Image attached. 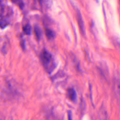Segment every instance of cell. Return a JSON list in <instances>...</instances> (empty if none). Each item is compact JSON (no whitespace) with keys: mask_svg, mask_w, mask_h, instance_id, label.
Returning <instances> with one entry per match:
<instances>
[{"mask_svg":"<svg viewBox=\"0 0 120 120\" xmlns=\"http://www.w3.org/2000/svg\"><path fill=\"white\" fill-rule=\"evenodd\" d=\"M112 88L115 97L120 103V78L119 76H116L113 78Z\"/></svg>","mask_w":120,"mask_h":120,"instance_id":"6da1fadb","label":"cell"},{"mask_svg":"<svg viewBox=\"0 0 120 120\" xmlns=\"http://www.w3.org/2000/svg\"><path fill=\"white\" fill-rule=\"evenodd\" d=\"M40 59L42 63L45 66H46L51 62L52 55L50 53L47 51L44 50L41 52L40 55Z\"/></svg>","mask_w":120,"mask_h":120,"instance_id":"7a4b0ae2","label":"cell"},{"mask_svg":"<svg viewBox=\"0 0 120 120\" xmlns=\"http://www.w3.org/2000/svg\"><path fill=\"white\" fill-rule=\"evenodd\" d=\"M68 95L70 100L75 101L76 100L77 95L75 90L73 88H70L68 90Z\"/></svg>","mask_w":120,"mask_h":120,"instance_id":"3957f363","label":"cell"},{"mask_svg":"<svg viewBox=\"0 0 120 120\" xmlns=\"http://www.w3.org/2000/svg\"><path fill=\"white\" fill-rule=\"evenodd\" d=\"M34 32L37 39L39 40L41 38L42 33L41 29L38 26H35L34 27Z\"/></svg>","mask_w":120,"mask_h":120,"instance_id":"277c9868","label":"cell"},{"mask_svg":"<svg viewBox=\"0 0 120 120\" xmlns=\"http://www.w3.org/2000/svg\"><path fill=\"white\" fill-rule=\"evenodd\" d=\"M45 33L46 36L49 39H52L53 38L55 37L54 32L52 30H51L50 29H46Z\"/></svg>","mask_w":120,"mask_h":120,"instance_id":"5b68a950","label":"cell"},{"mask_svg":"<svg viewBox=\"0 0 120 120\" xmlns=\"http://www.w3.org/2000/svg\"><path fill=\"white\" fill-rule=\"evenodd\" d=\"M23 31L27 35H30L31 32V27L30 25V24H26L23 27Z\"/></svg>","mask_w":120,"mask_h":120,"instance_id":"8992f818","label":"cell"},{"mask_svg":"<svg viewBox=\"0 0 120 120\" xmlns=\"http://www.w3.org/2000/svg\"><path fill=\"white\" fill-rule=\"evenodd\" d=\"M77 17L78 23L81 27V28L82 30H83V20H82V17L81 14L79 11L77 12Z\"/></svg>","mask_w":120,"mask_h":120,"instance_id":"52a82bcc","label":"cell"},{"mask_svg":"<svg viewBox=\"0 0 120 120\" xmlns=\"http://www.w3.org/2000/svg\"><path fill=\"white\" fill-rule=\"evenodd\" d=\"M40 4L46 7H49L51 6L52 0H39Z\"/></svg>","mask_w":120,"mask_h":120,"instance_id":"ba28073f","label":"cell"},{"mask_svg":"<svg viewBox=\"0 0 120 120\" xmlns=\"http://www.w3.org/2000/svg\"><path fill=\"white\" fill-rule=\"evenodd\" d=\"M13 2L17 4L21 8H22L24 7V4L22 0H12Z\"/></svg>","mask_w":120,"mask_h":120,"instance_id":"9c48e42d","label":"cell"},{"mask_svg":"<svg viewBox=\"0 0 120 120\" xmlns=\"http://www.w3.org/2000/svg\"><path fill=\"white\" fill-rule=\"evenodd\" d=\"M8 25V22L4 20L0 21V27L1 28H4Z\"/></svg>","mask_w":120,"mask_h":120,"instance_id":"30bf717a","label":"cell"},{"mask_svg":"<svg viewBox=\"0 0 120 120\" xmlns=\"http://www.w3.org/2000/svg\"><path fill=\"white\" fill-rule=\"evenodd\" d=\"M21 46H22V47L23 49H25V41L23 39H22L21 41Z\"/></svg>","mask_w":120,"mask_h":120,"instance_id":"8fae6325","label":"cell"},{"mask_svg":"<svg viewBox=\"0 0 120 120\" xmlns=\"http://www.w3.org/2000/svg\"><path fill=\"white\" fill-rule=\"evenodd\" d=\"M97 0V2H98V1H99V0Z\"/></svg>","mask_w":120,"mask_h":120,"instance_id":"7c38bea8","label":"cell"}]
</instances>
